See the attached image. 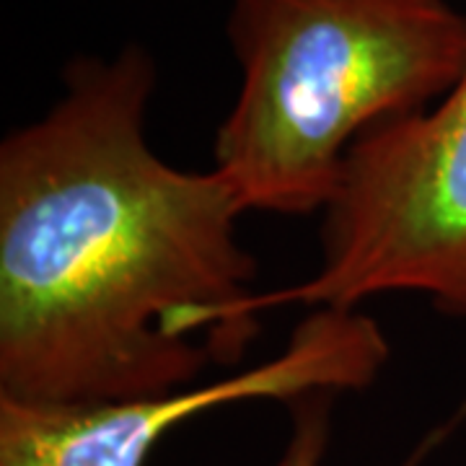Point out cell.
<instances>
[{
    "mask_svg": "<svg viewBox=\"0 0 466 466\" xmlns=\"http://www.w3.org/2000/svg\"><path fill=\"white\" fill-rule=\"evenodd\" d=\"M334 394H309L290 401L293 435L278 466H319L329 441V412Z\"/></svg>",
    "mask_w": 466,
    "mask_h": 466,
    "instance_id": "5b68a950",
    "label": "cell"
},
{
    "mask_svg": "<svg viewBox=\"0 0 466 466\" xmlns=\"http://www.w3.org/2000/svg\"><path fill=\"white\" fill-rule=\"evenodd\" d=\"M241 84L213 168L247 210L324 213L352 146L425 112L466 70L451 0H231Z\"/></svg>",
    "mask_w": 466,
    "mask_h": 466,
    "instance_id": "7a4b0ae2",
    "label": "cell"
},
{
    "mask_svg": "<svg viewBox=\"0 0 466 466\" xmlns=\"http://www.w3.org/2000/svg\"><path fill=\"white\" fill-rule=\"evenodd\" d=\"M321 216L319 267L299 285L254 293V317L290 303L360 309L373 296L420 293L466 319V70L425 112L352 146Z\"/></svg>",
    "mask_w": 466,
    "mask_h": 466,
    "instance_id": "3957f363",
    "label": "cell"
},
{
    "mask_svg": "<svg viewBox=\"0 0 466 466\" xmlns=\"http://www.w3.org/2000/svg\"><path fill=\"white\" fill-rule=\"evenodd\" d=\"M143 45L81 55L63 94L0 143V400L167 397L259 334L241 198L146 135Z\"/></svg>",
    "mask_w": 466,
    "mask_h": 466,
    "instance_id": "6da1fadb",
    "label": "cell"
},
{
    "mask_svg": "<svg viewBox=\"0 0 466 466\" xmlns=\"http://www.w3.org/2000/svg\"><path fill=\"white\" fill-rule=\"evenodd\" d=\"M391 355L381 324L360 309H311L280 355L167 397L94 404L0 400V466H143L184 420L251 400L366 389Z\"/></svg>",
    "mask_w": 466,
    "mask_h": 466,
    "instance_id": "277c9868",
    "label": "cell"
}]
</instances>
